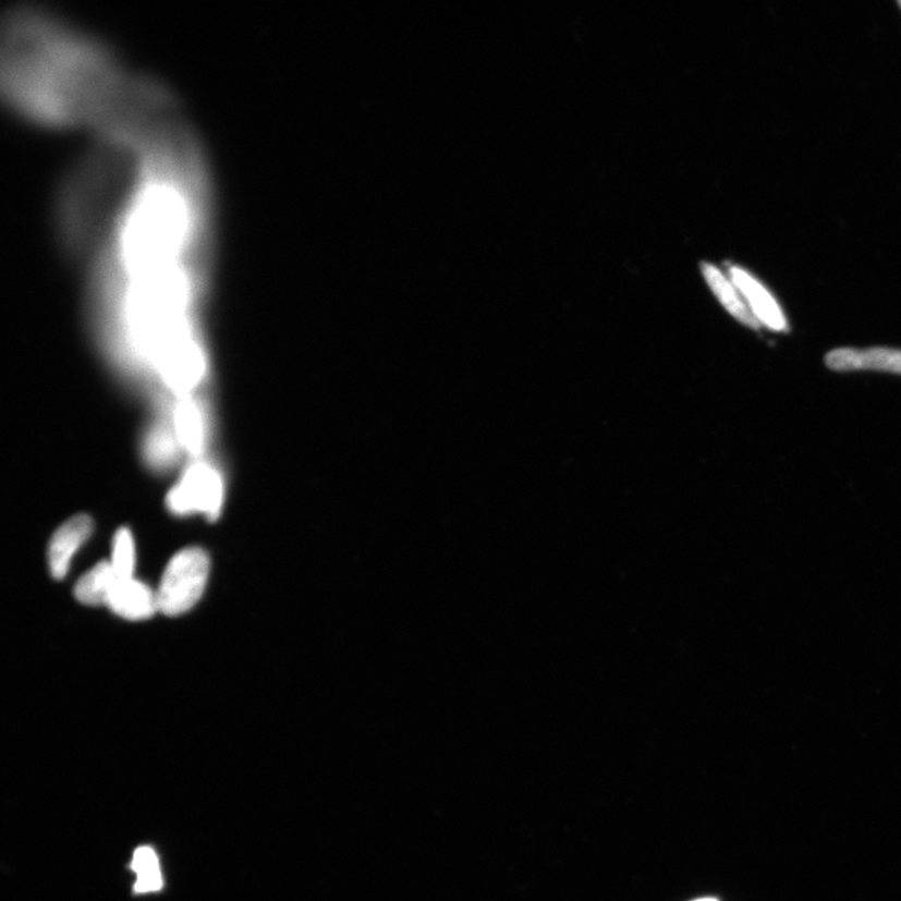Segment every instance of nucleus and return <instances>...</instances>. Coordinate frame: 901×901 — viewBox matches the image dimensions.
Here are the masks:
<instances>
[{"instance_id":"obj_14","label":"nucleus","mask_w":901,"mask_h":901,"mask_svg":"<svg viewBox=\"0 0 901 901\" xmlns=\"http://www.w3.org/2000/svg\"><path fill=\"white\" fill-rule=\"evenodd\" d=\"M148 454L150 461L158 463V465L170 462L168 460L172 459L173 454L171 435H167L162 433L161 429H158L156 434L149 436Z\"/></svg>"},{"instance_id":"obj_9","label":"nucleus","mask_w":901,"mask_h":901,"mask_svg":"<svg viewBox=\"0 0 901 901\" xmlns=\"http://www.w3.org/2000/svg\"><path fill=\"white\" fill-rule=\"evenodd\" d=\"M702 273L714 296L718 299L720 305L726 308L731 317H734L741 325L752 328V330H759L760 322L757 321L751 308L746 305L744 297L741 296L729 275L709 263L702 265Z\"/></svg>"},{"instance_id":"obj_3","label":"nucleus","mask_w":901,"mask_h":901,"mask_svg":"<svg viewBox=\"0 0 901 901\" xmlns=\"http://www.w3.org/2000/svg\"><path fill=\"white\" fill-rule=\"evenodd\" d=\"M209 567L208 555L199 547L176 552L168 562L157 592L159 611L167 617L190 611L205 593Z\"/></svg>"},{"instance_id":"obj_13","label":"nucleus","mask_w":901,"mask_h":901,"mask_svg":"<svg viewBox=\"0 0 901 901\" xmlns=\"http://www.w3.org/2000/svg\"><path fill=\"white\" fill-rule=\"evenodd\" d=\"M111 563L118 580L133 577L136 569V545L129 528L118 529L113 538Z\"/></svg>"},{"instance_id":"obj_8","label":"nucleus","mask_w":901,"mask_h":901,"mask_svg":"<svg viewBox=\"0 0 901 901\" xmlns=\"http://www.w3.org/2000/svg\"><path fill=\"white\" fill-rule=\"evenodd\" d=\"M107 606L131 621L147 620L159 611L157 593L134 577L117 581Z\"/></svg>"},{"instance_id":"obj_2","label":"nucleus","mask_w":901,"mask_h":901,"mask_svg":"<svg viewBox=\"0 0 901 901\" xmlns=\"http://www.w3.org/2000/svg\"><path fill=\"white\" fill-rule=\"evenodd\" d=\"M137 171L136 149L97 136L59 182L53 208L59 241L81 251L106 238Z\"/></svg>"},{"instance_id":"obj_5","label":"nucleus","mask_w":901,"mask_h":901,"mask_svg":"<svg viewBox=\"0 0 901 901\" xmlns=\"http://www.w3.org/2000/svg\"><path fill=\"white\" fill-rule=\"evenodd\" d=\"M728 275L762 326L768 327L769 330L775 332L788 330V319L784 313L763 283L739 266H730Z\"/></svg>"},{"instance_id":"obj_11","label":"nucleus","mask_w":901,"mask_h":901,"mask_svg":"<svg viewBox=\"0 0 901 901\" xmlns=\"http://www.w3.org/2000/svg\"><path fill=\"white\" fill-rule=\"evenodd\" d=\"M205 418L200 409L191 400H183L174 412L176 437L180 443L193 456L204 451L206 443Z\"/></svg>"},{"instance_id":"obj_15","label":"nucleus","mask_w":901,"mask_h":901,"mask_svg":"<svg viewBox=\"0 0 901 901\" xmlns=\"http://www.w3.org/2000/svg\"><path fill=\"white\" fill-rule=\"evenodd\" d=\"M696 901H717V900H715V899H701V900H696Z\"/></svg>"},{"instance_id":"obj_16","label":"nucleus","mask_w":901,"mask_h":901,"mask_svg":"<svg viewBox=\"0 0 901 901\" xmlns=\"http://www.w3.org/2000/svg\"><path fill=\"white\" fill-rule=\"evenodd\" d=\"M900 7H901V2H900Z\"/></svg>"},{"instance_id":"obj_6","label":"nucleus","mask_w":901,"mask_h":901,"mask_svg":"<svg viewBox=\"0 0 901 901\" xmlns=\"http://www.w3.org/2000/svg\"><path fill=\"white\" fill-rule=\"evenodd\" d=\"M92 533L93 520L87 515L74 516L57 529L48 550L50 574L56 580L65 577L74 553L88 540Z\"/></svg>"},{"instance_id":"obj_10","label":"nucleus","mask_w":901,"mask_h":901,"mask_svg":"<svg viewBox=\"0 0 901 901\" xmlns=\"http://www.w3.org/2000/svg\"><path fill=\"white\" fill-rule=\"evenodd\" d=\"M117 581L111 561H102L80 579L74 595L84 605L107 606Z\"/></svg>"},{"instance_id":"obj_4","label":"nucleus","mask_w":901,"mask_h":901,"mask_svg":"<svg viewBox=\"0 0 901 901\" xmlns=\"http://www.w3.org/2000/svg\"><path fill=\"white\" fill-rule=\"evenodd\" d=\"M224 501L223 478L206 461H196L184 471L181 479L167 496V507L174 515L202 513L215 521L221 515Z\"/></svg>"},{"instance_id":"obj_1","label":"nucleus","mask_w":901,"mask_h":901,"mask_svg":"<svg viewBox=\"0 0 901 901\" xmlns=\"http://www.w3.org/2000/svg\"><path fill=\"white\" fill-rule=\"evenodd\" d=\"M132 71L108 41L62 14L20 4L3 15L0 88L24 121L93 130Z\"/></svg>"},{"instance_id":"obj_12","label":"nucleus","mask_w":901,"mask_h":901,"mask_svg":"<svg viewBox=\"0 0 901 901\" xmlns=\"http://www.w3.org/2000/svg\"><path fill=\"white\" fill-rule=\"evenodd\" d=\"M132 869L137 873L134 890L137 892L157 891L162 888V874L154 849L143 847L134 853Z\"/></svg>"},{"instance_id":"obj_7","label":"nucleus","mask_w":901,"mask_h":901,"mask_svg":"<svg viewBox=\"0 0 901 901\" xmlns=\"http://www.w3.org/2000/svg\"><path fill=\"white\" fill-rule=\"evenodd\" d=\"M825 365L836 373L872 369L901 375V351L887 348L837 349L825 356Z\"/></svg>"}]
</instances>
